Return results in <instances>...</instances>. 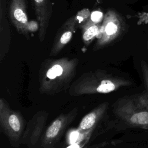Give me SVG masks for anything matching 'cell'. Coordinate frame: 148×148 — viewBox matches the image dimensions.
<instances>
[{
	"mask_svg": "<svg viewBox=\"0 0 148 148\" xmlns=\"http://www.w3.org/2000/svg\"><path fill=\"white\" fill-rule=\"evenodd\" d=\"M108 105V103H103L84 116L79 125L78 130L83 133L90 131L102 117Z\"/></svg>",
	"mask_w": 148,
	"mask_h": 148,
	"instance_id": "obj_9",
	"label": "cell"
},
{
	"mask_svg": "<svg viewBox=\"0 0 148 148\" xmlns=\"http://www.w3.org/2000/svg\"><path fill=\"white\" fill-rule=\"evenodd\" d=\"M95 84L88 86L78 93L79 94L86 93H102L107 94L116 90L122 86H126L130 84L127 80L112 78L110 76H103L101 79H94Z\"/></svg>",
	"mask_w": 148,
	"mask_h": 148,
	"instance_id": "obj_6",
	"label": "cell"
},
{
	"mask_svg": "<svg viewBox=\"0 0 148 148\" xmlns=\"http://www.w3.org/2000/svg\"><path fill=\"white\" fill-rule=\"evenodd\" d=\"M103 18V13L102 12L99 11H94L91 13L90 20L84 24L83 28L85 29L92 25L97 24V23H100Z\"/></svg>",
	"mask_w": 148,
	"mask_h": 148,
	"instance_id": "obj_13",
	"label": "cell"
},
{
	"mask_svg": "<svg viewBox=\"0 0 148 148\" xmlns=\"http://www.w3.org/2000/svg\"><path fill=\"white\" fill-rule=\"evenodd\" d=\"M0 122L2 130L12 145L13 146L18 145L20 138L22 135L23 136V118L18 112L10 109L2 99L0 105Z\"/></svg>",
	"mask_w": 148,
	"mask_h": 148,
	"instance_id": "obj_2",
	"label": "cell"
},
{
	"mask_svg": "<svg viewBox=\"0 0 148 148\" xmlns=\"http://www.w3.org/2000/svg\"><path fill=\"white\" fill-rule=\"evenodd\" d=\"M134 100L140 109L148 111V92L147 91L137 95Z\"/></svg>",
	"mask_w": 148,
	"mask_h": 148,
	"instance_id": "obj_12",
	"label": "cell"
},
{
	"mask_svg": "<svg viewBox=\"0 0 148 148\" xmlns=\"http://www.w3.org/2000/svg\"><path fill=\"white\" fill-rule=\"evenodd\" d=\"M76 18L69 19L62 27L60 32L56 36V41L51 49V54H58L60 51L71 40L75 31Z\"/></svg>",
	"mask_w": 148,
	"mask_h": 148,
	"instance_id": "obj_7",
	"label": "cell"
},
{
	"mask_svg": "<svg viewBox=\"0 0 148 148\" xmlns=\"http://www.w3.org/2000/svg\"><path fill=\"white\" fill-rule=\"evenodd\" d=\"M126 122L135 126L148 128V111L137 110L123 118Z\"/></svg>",
	"mask_w": 148,
	"mask_h": 148,
	"instance_id": "obj_10",
	"label": "cell"
},
{
	"mask_svg": "<svg viewBox=\"0 0 148 148\" xmlns=\"http://www.w3.org/2000/svg\"><path fill=\"white\" fill-rule=\"evenodd\" d=\"M140 65L144 83L147 91L148 92V64L145 61L142 60L140 62Z\"/></svg>",
	"mask_w": 148,
	"mask_h": 148,
	"instance_id": "obj_15",
	"label": "cell"
},
{
	"mask_svg": "<svg viewBox=\"0 0 148 148\" xmlns=\"http://www.w3.org/2000/svg\"><path fill=\"white\" fill-rule=\"evenodd\" d=\"M147 51H148V40H147Z\"/></svg>",
	"mask_w": 148,
	"mask_h": 148,
	"instance_id": "obj_17",
	"label": "cell"
},
{
	"mask_svg": "<svg viewBox=\"0 0 148 148\" xmlns=\"http://www.w3.org/2000/svg\"><path fill=\"white\" fill-rule=\"evenodd\" d=\"M77 114V109H73L66 114L60 116L55 119L47 128L42 139L43 148H54L60 139L66 127Z\"/></svg>",
	"mask_w": 148,
	"mask_h": 148,
	"instance_id": "obj_4",
	"label": "cell"
},
{
	"mask_svg": "<svg viewBox=\"0 0 148 148\" xmlns=\"http://www.w3.org/2000/svg\"><path fill=\"white\" fill-rule=\"evenodd\" d=\"M36 14L39 24V36L42 41L45 36L49 20L47 0H34Z\"/></svg>",
	"mask_w": 148,
	"mask_h": 148,
	"instance_id": "obj_8",
	"label": "cell"
},
{
	"mask_svg": "<svg viewBox=\"0 0 148 148\" xmlns=\"http://www.w3.org/2000/svg\"><path fill=\"white\" fill-rule=\"evenodd\" d=\"M10 17L13 25L19 34L28 36L29 23L24 0H12Z\"/></svg>",
	"mask_w": 148,
	"mask_h": 148,
	"instance_id": "obj_5",
	"label": "cell"
},
{
	"mask_svg": "<svg viewBox=\"0 0 148 148\" xmlns=\"http://www.w3.org/2000/svg\"><path fill=\"white\" fill-rule=\"evenodd\" d=\"M124 29V23L114 10H109L104 16L103 22L97 35L96 47H103L118 38Z\"/></svg>",
	"mask_w": 148,
	"mask_h": 148,
	"instance_id": "obj_3",
	"label": "cell"
},
{
	"mask_svg": "<svg viewBox=\"0 0 148 148\" xmlns=\"http://www.w3.org/2000/svg\"><path fill=\"white\" fill-rule=\"evenodd\" d=\"M83 133L80 132L78 129L70 131L68 136L69 144L73 145L75 143H79L83 139Z\"/></svg>",
	"mask_w": 148,
	"mask_h": 148,
	"instance_id": "obj_14",
	"label": "cell"
},
{
	"mask_svg": "<svg viewBox=\"0 0 148 148\" xmlns=\"http://www.w3.org/2000/svg\"><path fill=\"white\" fill-rule=\"evenodd\" d=\"M75 60L62 58L53 62L42 78V87L45 91H56L70 82L75 72Z\"/></svg>",
	"mask_w": 148,
	"mask_h": 148,
	"instance_id": "obj_1",
	"label": "cell"
},
{
	"mask_svg": "<svg viewBox=\"0 0 148 148\" xmlns=\"http://www.w3.org/2000/svg\"><path fill=\"white\" fill-rule=\"evenodd\" d=\"M100 27L97 24H94L90 26L87 28L84 29V31L83 34V39L85 43L90 42L91 39L97 36L99 33Z\"/></svg>",
	"mask_w": 148,
	"mask_h": 148,
	"instance_id": "obj_11",
	"label": "cell"
},
{
	"mask_svg": "<svg viewBox=\"0 0 148 148\" xmlns=\"http://www.w3.org/2000/svg\"><path fill=\"white\" fill-rule=\"evenodd\" d=\"M80 147H81V146L79 143H75L73 145H70V146H69L66 148H80Z\"/></svg>",
	"mask_w": 148,
	"mask_h": 148,
	"instance_id": "obj_16",
	"label": "cell"
}]
</instances>
